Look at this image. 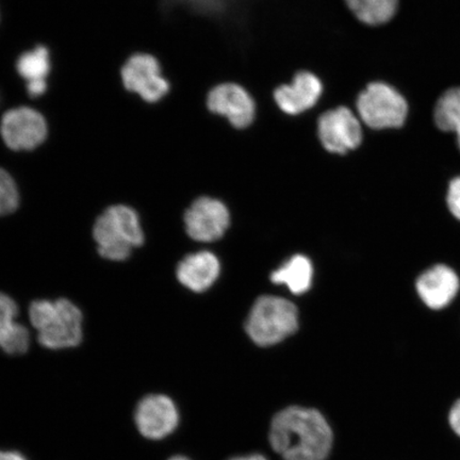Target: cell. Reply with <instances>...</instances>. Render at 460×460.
Masks as SVG:
<instances>
[{
  "label": "cell",
  "instance_id": "cell-4",
  "mask_svg": "<svg viewBox=\"0 0 460 460\" xmlns=\"http://www.w3.org/2000/svg\"><path fill=\"white\" fill-rule=\"evenodd\" d=\"M298 327L296 305L278 296L259 297L246 321V332L261 347H270L292 335Z\"/></svg>",
  "mask_w": 460,
  "mask_h": 460
},
{
  "label": "cell",
  "instance_id": "cell-26",
  "mask_svg": "<svg viewBox=\"0 0 460 460\" xmlns=\"http://www.w3.org/2000/svg\"><path fill=\"white\" fill-rule=\"evenodd\" d=\"M169 460H191L186 456H172L171 457Z\"/></svg>",
  "mask_w": 460,
  "mask_h": 460
},
{
  "label": "cell",
  "instance_id": "cell-20",
  "mask_svg": "<svg viewBox=\"0 0 460 460\" xmlns=\"http://www.w3.org/2000/svg\"><path fill=\"white\" fill-rule=\"evenodd\" d=\"M19 205V189L13 176L0 168V216L13 214Z\"/></svg>",
  "mask_w": 460,
  "mask_h": 460
},
{
  "label": "cell",
  "instance_id": "cell-14",
  "mask_svg": "<svg viewBox=\"0 0 460 460\" xmlns=\"http://www.w3.org/2000/svg\"><path fill=\"white\" fill-rule=\"evenodd\" d=\"M177 279L194 292H203L214 285L220 274V262L209 252L189 255L178 264Z\"/></svg>",
  "mask_w": 460,
  "mask_h": 460
},
{
  "label": "cell",
  "instance_id": "cell-11",
  "mask_svg": "<svg viewBox=\"0 0 460 460\" xmlns=\"http://www.w3.org/2000/svg\"><path fill=\"white\" fill-rule=\"evenodd\" d=\"M207 106L211 112L226 118L235 128H249L255 119V101L249 92L239 84L217 85L210 91Z\"/></svg>",
  "mask_w": 460,
  "mask_h": 460
},
{
  "label": "cell",
  "instance_id": "cell-19",
  "mask_svg": "<svg viewBox=\"0 0 460 460\" xmlns=\"http://www.w3.org/2000/svg\"><path fill=\"white\" fill-rule=\"evenodd\" d=\"M50 71V60L48 49L38 46L31 51H28L20 57L17 61V72L27 80H46Z\"/></svg>",
  "mask_w": 460,
  "mask_h": 460
},
{
  "label": "cell",
  "instance_id": "cell-23",
  "mask_svg": "<svg viewBox=\"0 0 460 460\" xmlns=\"http://www.w3.org/2000/svg\"><path fill=\"white\" fill-rule=\"evenodd\" d=\"M450 423L454 431L460 436V400L452 407L450 411Z\"/></svg>",
  "mask_w": 460,
  "mask_h": 460
},
{
  "label": "cell",
  "instance_id": "cell-5",
  "mask_svg": "<svg viewBox=\"0 0 460 460\" xmlns=\"http://www.w3.org/2000/svg\"><path fill=\"white\" fill-rule=\"evenodd\" d=\"M358 111L362 122L373 129L398 128L405 123L408 106L393 86L373 83L361 92Z\"/></svg>",
  "mask_w": 460,
  "mask_h": 460
},
{
  "label": "cell",
  "instance_id": "cell-24",
  "mask_svg": "<svg viewBox=\"0 0 460 460\" xmlns=\"http://www.w3.org/2000/svg\"><path fill=\"white\" fill-rule=\"evenodd\" d=\"M0 460H27L24 456L14 451H0Z\"/></svg>",
  "mask_w": 460,
  "mask_h": 460
},
{
  "label": "cell",
  "instance_id": "cell-6",
  "mask_svg": "<svg viewBox=\"0 0 460 460\" xmlns=\"http://www.w3.org/2000/svg\"><path fill=\"white\" fill-rule=\"evenodd\" d=\"M318 135L322 146L332 154H347L358 148L362 141L359 119L345 107L322 114L318 122Z\"/></svg>",
  "mask_w": 460,
  "mask_h": 460
},
{
  "label": "cell",
  "instance_id": "cell-18",
  "mask_svg": "<svg viewBox=\"0 0 460 460\" xmlns=\"http://www.w3.org/2000/svg\"><path fill=\"white\" fill-rule=\"evenodd\" d=\"M435 122L441 130L456 132L460 148V88L447 91L437 102Z\"/></svg>",
  "mask_w": 460,
  "mask_h": 460
},
{
  "label": "cell",
  "instance_id": "cell-17",
  "mask_svg": "<svg viewBox=\"0 0 460 460\" xmlns=\"http://www.w3.org/2000/svg\"><path fill=\"white\" fill-rule=\"evenodd\" d=\"M345 4L360 22L371 26L389 22L399 7V0H345Z\"/></svg>",
  "mask_w": 460,
  "mask_h": 460
},
{
  "label": "cell",
  "instance_id": "cell-2",
  "mask_svg": "<svg viewBox=\"0 0 460 460\" xmlns=\"http://www.w3.org/2000/svg\"><path fill=\"white\" fill-rule=\"evenodd\" d=\"M29 319L46 349H71L83 341V314L66 298L34 301L29 307Z\"/></svg>",
  "mask_w": 460,
  "mask_h": 460
},
{
  "label": "cell",
  "instance_id": "cell-25",
  "mask_svg": "<svg viewBox=\"0 0 460 460\" xmlns=\"http://www.w3.org/2000/svg\"><path fill=\"white\" fill-rule=\"evenodd\" d=\"M228 460H269L266 456H263L262 454H249V456H235L229 458Z\"/></svg>",
  "mask_w": 460,
  "mask_h": 460
},
{
  "label": "cell",
  "instance_id": "cell-22",
  "mask_svg": "<svg viewBox=\"0 0 460 460\" xmlns=\"http://www.w3.org/2000/svg\"><path fill=\"white\" fill-rule=\"evenodd\" d=\"M48 89V83L46 80H33V82L27 83L28 93L33 97L41 96L45 93Z\"/></svg>",
  "mask_w": 460,
  "mask_h": 460
},
{
  "label": "cell",
  "instance_id": "cell-13",
  "mask_svg": "<svg viewBox=\"0 0 460 460\" xmlns=\"http://www.w3.org/2000/svg\"><path fill=\"white\" fill-rule=\"evenodd\" d=\"M459 289V279L452 269L439 264L420 276L417 290L422 301L431 309L447 306Z\"/></svg>",
  "mask_w": 460,
  "mask_h": 460
},
{
  "label": "cell",
  "instance_id": "cell-9",
  "mask_svg": "<svg viewBox=\"0 0 460 460\" xmlns=\"http://www.w3.org/2000/svg\"><path fill=\"white\" fill-rule=\"evenodd\" d=\"M135 420L137 429L146 438L160 440L177 429L180 412L169 396L151 394L137 404Z\"/></svg>",
  "mask_w": 460,
  "mask_h": 460
},
{
  "label": "cell",
  "instance_id": "cell-12",
  "mask_svg": "<svg viewBox=\"0 0 460 460\" xmlns=\"http://www.w3.org/2000/svg\"><path fill=\"white\" fill-rule=\"evenodd\" d=\"M323 93V84L314 74L301 72L290 84L276 89L274 100L281 111L297 115L314 108Z\"/></svg>",
  "mask_w": 460,
  "mask_h": 460
},
{
  "label": "cell",
  "instance_id": "cell-8",
  "mask_svg": "<svg viewBox=\"0 0 460 460\" xmlns=\"http://www.w3.org/2000/svg\"><path fill=\"white\" fill-rule=\"evenodd\" d=\"M125 88L139 94L144 101L156 102L169 93L170 84L163 74L156 58L137 54L129 58L122 68Z\"/></svg>",
  "mask_w": 460,
  "mask_h": 460
},
{
  "label": "cell",
  "instance_id": "cell-15",
  "mask_svg": "<svg viewBox=\"0 0 460 460\" xmlns=\"http://www.w3.org/2000/svg\"><path fill=\"white\" fill-rule=\"evenodd\" d=\"M19 306L4 293L0 292V349L9 355L27 352L31 335L26 327L16 321Z\"/></svg>",
  "mask_w": 460,
  "mask_h": 460
},
{
  "label": "cell",
  "instance_id": "cell-3",
  "mask_svg": "<svg viewBox=\"0 0 460 460\" xmlns=\"http://www.w3.org/2000/svg\"><path fill=\"white\" fill-rule=\"evenodd\" d=\"M93 237L100 255L108 261H123L144 243L139 215L125 205L109 207L97 218Z\"/></svg>",
  "mask_w": 460,
  "mask_h": 460
},
{
  "label": "cell",
  "instance_id": "cell-16",
  "mask_svg": "<svg viewBox=\"0 0 460 460\" xmlns=\"http://www.w3.org/2000/svg\"><path fill=\"white\" fill-rule=\"evenodd\" d=\"M313 264L307 257L296 255L271 275L274 284L286 285L293 295H303L313 283Z\"/></svg>",
  "mask_w": 460,
  "mask_h": 460
},
{
  "label": "cell",
  "instance_id": "cell-21",
  "mask_svg": "<svg viewBox=\"0 0 460 460\" xmlns=\"http://www.w3.org/2000/svg\"><path fill=\"white\" fill-rule=\"evenodd\" d=\"M447 206L452 214L460 220V177L453 180L448 187Z\"/></svg>",
  "mask_w": 460,
  "mask_h": 460
},
{
  "label": "cell",
  "instance_id": "cell-10",
  "mask_svg": "<svg viewBox=\"0 0 460 460\" xmlns=\"http://www.w3.org/2000/svg\"><path fill=\"white\" fill-rule=\"evenodd\" d=\"M229 222L226 206L220 200L206 197L195 200L185 215L187 234L199 243H212L222 238Z\"/></svg>",
  "mask_w": 460,
  "mask_h": 460
},
{
  "label": "cell",
  "instance_id": "cell-7",
  "mask_svg": "<svg viewBox=\"0 0 460 460\" xmlns=\"http://www.w3.org/2000/svg\"><path fill=\"white\" fill-rule=\"evenodd\" d=\"M0 132L9 148L31 151L46 139L48 124L43 115L31 108H15L4 115Z\"/></svg>",
  "mask_w": 460,
  "mask_h": 460
},
{
  "label": "cell",
  "instance_id": "cell-1",
  "mask_svg": "<svg viewBox=\"0 0 460 460\" xmlns=\"http://www.w3.org/2000/svg\"><path fill=\"white\" fill-rule=\"evenodd\" d=\"M269 442L284 460H326L332 450L333 433L318 410L289 406L273 417Z\"/></svg>",
  "mask_w": 460,
  "mask_h": 460
}]
</instances>
